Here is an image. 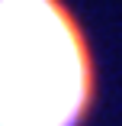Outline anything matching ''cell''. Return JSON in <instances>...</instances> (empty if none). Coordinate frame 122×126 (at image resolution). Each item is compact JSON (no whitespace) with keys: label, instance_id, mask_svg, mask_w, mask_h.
<instances>
[{"label":"cell","instance_id":"obj_1","mask_svg":"<svg viewBox=\"0 0 122 126\" xmlns=\"http://www.w3.org/2000/svg\"><path fill=\"white\" fill-rule=\"evenodd\" d=\"M93 58L61 0H0V126H77Z\"/></svg>","mask_w":122,"mask_h":126}]
</instances>
